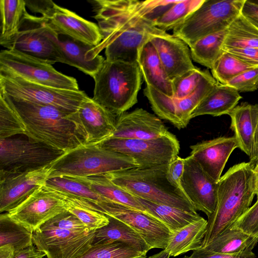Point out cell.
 <instances>
[{
    "instance_id": "6da1fadb",
    "label": "cell",
    "mask_w": 258,
    "mask_h": 258,
    "mask_svg": "<svg viewBox=\"0 0 258 258\" xmlns=\"http://www.w3.org/2000/svg\"><path fill=\"white\" fill-rule=\"evenodd\" d=\"M177 0H93L101 42L89 51L92 58L105 49V59L136 62L142 45L155 34L165 32L155 21Z\"/></svg>"
},
{
    "instance_id": "7a4b0ae2",
    "label": "cell",
    "mask_w": 258,
    "mask_h": 258,
    "mask_svg": "<svg viewBox=\"0 0 258 258\" xmlns=\"http://www.w3.org/2000/svg\"><path fill=\"white\" fill-rule=\"evenodd\" d=\"M254 164L241 162L230 167L218 180L215 211L208 218L201 248L230 228L250 208L255 196Z\"/></svg>"
},
{
    "instance_id": "3957f363",
    "label": "cell",
    "mask_w": 258,
    "mask_h": 258,
    "mask_svg": "<svg viewBox=\"0 0 258 258\" xmlns=\"http://www.w3.org/2000/svg\"><path fill=\"white\" fill-rule=\"evenodd\" d=\"M0 95L21 117L26 127L25 135L30 139L64 153L85 145L69 114L1 92Z\"/></svg>"
},
{
    "instance_id": "277c9868",
    "label": "cell",
    "mask_w": 258,
    "mask_h": 258,
    "mask_svg": "<svg viewBox=\"0 0 258 258\" xmlns=\"http://www.w3.org/2000/svg\"><path fill=\"white\" fill-rule=\"evenodd\" d=\"M167 166L168 164L138 166L103 175L134 196L157 204L197 212L185 194L168 180Z\"/></svg>"
},
{
    "instance_id": "5b68a950",
    "label": "cell",
    "mask_w": 258,
    "mask_h": 258,
    "mask_svg": "<svg viewBox=\"0 0 258 258\" xmlns=\"http://www.w3.org/2000/svg\"><path fill=\"white\" fill-rule=\"evenodd\" d=\"M142 78L137 62L105 59L93 77L92 99L117 117L137 103Z\"/></svg>"
},
{
    "instance_id": "8992f818",
    "label": "cell",
    "mask_w": 258,
    "mask_h": 258,
    "mask_svg": "<svg viewBox=\"0 0 258 258\" xmlns=\"http://www.w3.org/2000/svg\"><path fill=\"white\" fill-rule=\"evenodd\" d=\"M138 166L134 159L128 156L99 145H84L64 153L52 163L49 178L88 177Z\"/></svg>"
},
{
    "instance_id": "52a82bcc",
    "label": "cell",
    "mask_w": 258,
    "mask_h": 258,
    "mask_svg": "<svg viewBox=\"0 0 258 258\" xmlns=\"http://www.w3.org/2000/svg\"><path fill=\"white\" fill-rule=\"evenodd\" d=\"M245 0H205L173 35L189 47L200 38L227 29L241 14Z\"/></svg>"
},
{
    "instance_id": "ba28073f",
    "label": "cell",
    "mask_w": 258,
    "mask_h": 258,
    "mask_svg": "<svg viewBox=\"0 0 258 258\" xmlns=\"http://www.w3.org/2000/svg\"><path fill=\"white\" fill-rule=\"evenodd\" d=\"M64 153L27 137L0 139V177L49 166Z\"/></svg>"
},
{
    "instance_id": "9c48e42d",
    "label": "cell",
    "mask_w": 258,
    "mask_h": 258,
    "mask_svg": "<svg viewBox=\"0 0 258 258\" xmlns=\"http://www.w3.org/2000/svg\"><path fill=\"white\" fill-rule=\"evenodd\" d=\"M0 92L14 97L52 106L69 114L76 112L88 96L82 90L53 88L2 73H0Z\"/></svg>"
},
{
    "instance_id": "30bf717a",
    "label": "cell",
    "mask_w": 258,
    "mask_h": 258,
    "mask_svg": "<svg viewBox=\"0 0 258 258\" xmlns=\"http://www.w3.org/2000/svg\"><path fill=\"white\" fill-rule=\"evenodd\" d=\"M0 73L53 88L79 90L75 78L56 71L50 64L14 50H1Z\"/></svg>"
},
{
    "instance_id": "8fae6325",
    "label": "cell",
    "mask_w": 258,
    "mask_h": 258,
    "mask_svg": "<svg viewBox=\"0 0 258 258\" xmlns=\"http://www.w3.org/2000/svg\"><path fill=\"white\" fill-rule=\"evenodd\" d=\"M98 145L132 157L143 167L168 164L178 156L180 150L178 141L171 133L150 140L109 138Z\"/></svg>"
},
{
    "instance_id": "7c38bea8",
    "label": "cell",
    "mask_w": 258,
    "mask_h": 258,
    "mask_svg": "<svg viewBox=\"0 0 258 258\" xmlns=\"http://www.w3.org/2000/svg\"><path fill=\"white\" fill-rule=\"evenodd\" d=\"M46 19L25 14L18 32L1 45L42 61L53 64L63 63V58L45 32Z\"/></svg>"
},
{
    "instance_id": "4fadbf2b",
    "label": "cell",
    "mask_w": 258,
    "mask_h": 258,
    "mask_svg": "<svg viewBox=\"0 0 258 258\" xmlns=\"http://www.w3.org/2000/svg\"><path fill=\"white\" fill-rule=\"evenodd\" d=\"M216 82L209 72L196 91L182 99L168 96L147 86L143 92L152 110L160 118L168 120L178 129H181L187 126L191 119V113Z\"/></svg>"
},
{
    "instance_id": "5bb4252c",
    "label": "cell",
    "mask_w": 258,
    "mask_h": 258,
    "mask_svg": "<svg viewBox=\"0 0 258 258\" xmlns=\"http://www.w3.org/2000/svg\"><path fill=\"white\" fill-rule=\"evenodd\" d=\"M95 232L71 231L43 224L33 233V243L47 258H79L91 247Z\"/></svg>"
},
{
    "instance_id": "9a60e30c",
    "label": "cell",
    "mask_w": 258,
    "mask_h": 258,
    "mask_svg": "<svg viewBox=\"0 0 258 258\" xmlns=\"http://www.w3.org/2000/svg\"><path fill=\"white\" fill-rule=\"evenodd\" d=\"M103 213L130 226L141 235L150 249H165L173 234L156 219L120 203L108 201L103 207Z\"/></svg>"
},
{
    "instance_id": "2e32d148",
    "label": "cell",
    "mask_w": 258,
    "mask_h": 258,
    "mask_svg": "<svg viewBox=\"0 0 258 258\" xmlns=\"http://www.w3.org/2000/svg\"><path fill=\"white\" fill-rule=\"evenodd\" d=\"M68 116L86 145L101 143L110 138L115 130L116 117L88 96L77 111Z\"/></svg>"
},
{
    "instance_id": "e0dca14e",
    "label": "cell",
    "mask_w": 258,
    "mask_h": 258,
    "mask_svg": "<svg viewBox=\"0 0 258 258\" xmlns=\"http://www.w3.org/2000/svg\"><path fill=\"white\" fill-rule=\"evenodd\" d=\"M66 211L62 200L44 186L7 213L12 219L33 233L49 220Z\"/></svg>"
},
{
    "instance_id": "ac0fdd59",
    "label": "cell",
    "mask_w": 258,
    "mask_h": 258,
    "mask_svg": "<svg viewBox=\"0 0 258 258\" xmlns=\"http://www.w3.org/2000/svg\"><path fill=\"white\" fill-rule=\"evenodd\" d=\"M218 181L208 175L191 156L184 158L182 190L196 210L204 212L208 218L217 206Z\"/></svg>"
},
{
    "instance_id": "d6986e66",
    "label": "cell",
    "mask_w": 258,
    "mask_h": 258,
    "mask_svg": "<svg viewBox=\"0 0 258 258\" xmlns=\"http://www.w3.org/2000/svg\"><path fill=\"white\" fill-rule=\"evenodd\" d=\"M50 166L30 172L0 177V212H9L38 188L45 185Z\"/></svg>"
},
{
    "instance_id": "ffe728a7",
    "label": "cell",
    "mask_w": 258,
    "mask_h": 258,
    "mask_svg": "<svg viewBox=\"0 0 258 258\" xmlns=\"http://www.w3.org/2000/svg\"><path fill=\"white\" fill-rule=\"evenodd\" d=\"M170 133L159 117L137 108L116 117L115 130L110 138L150 140Z\"/></svg>"
},
{
    "instance_id": "44dd1931",
    "label": "cell",
    "mask_w": 258,
    "mask_h": 258,
    "mask_svg": "<svg viewBox=\"0 0 258 258\" xmlns=\"http://www.w3.org/2000/svg\"><path fill=\"white\" fill-rule=\"evenodd\" d=\"M238 148L233 137H220L190 146V155L203 171L218 181L232 152Z\"/></svg>"
},
{
    "instance_id": "7402d4cb",
    "label": "cell",
    "mask_w": 258,
    "mask_h": 258,
    "mask_svg": "<svg viewBox=\"0 0 258 258\" xmlns=\"http://www.w3.org/2000/svg\"><path fill=\"white\" fill-rule=\"evenodd\" d=\"M149 41L155 48L170 79L196 68L193 64L189 46L177 36L163 32L152 35Z\"/></svg>"
},
{
    "instance_id": "603a6c76",
    "label": "cell",
    "mask_w": 258,
    "mask_h": 258,
    "mask_svg": "<svg viewBox=\"0 0 258 258\" xmlns=\"http://www.w3.org/2000/svg\"><path fill=\"white\" fill-rule=\"evenodd\" d=\"M45 32L61 55L63 63L75 67L92 78L105 59L101 55L95 58L90 55V50L95 46L86 44L66 35H64V38L63 36L60 38L47 19Z\"/></svg>"
},
{
    "instance_id": "cb8c5ba5",
    "label": "cell",
    "mask_w": 258,
    "mask_h": 258,
    "mask_svg": "<svg viewBox=\"0 0 258 258\" xmlns=\"http://www.w3.org/2000/svg\"><path fill=\"white\" fill-rule=\"evenodd\" d=\"M47 20L58 34L86 44L96 46L103 39L98 25L56 4L53 14Z\"/></svg>"
},
{
    "instance_id": "d4e9b609",
    "label": "cell",
    "mask_w": 258,
    "mask_h": 258,
    "mask_svg": "<svg viewBox=\"0 0 258 258\" xmlns=\"http://www.w3.org/2000/svg\"><path fill=\"white\" fill-rule=\"evenodd\" d=\"M137 62L146 86L168 96H173L172 81L167 75L155 48L149 40L139 49Z\"/></svg>"
},
{
    "instance_id": "484cf974",
    "label": "cell",
    "mask_w": 258,
    "mask_h": 258,
    "mask_svg": "<svg viewBox=\"0 0 258 258\" xmlns=\"http://www.w3.org/2000/svg\"><path fill=\"white\" fill-rule=\"evenodd\" d=\"M231 128L234 133L238 148L250 159L252 156L254 134L258 121V104L247 102L237 105L228 114Z\"/></svg>"
},
{
    "instance_id": "4316f807",
    "label": "cell",
    "mask_w": 258,
    "mask_h": 258,
    "mask_svg": "<svg viewBox=\"0 0 258 258\" xmlns=\"http://www.w3.org/2000/svg\"><path fill=\"white\" fill-rule=\"evenodd\" d=\"M241 98L233 88L216 82L192 111L191 119L204 115H228Z\"/></svg>"
},
{
    "instance_id": "83f0119b",
    "label": "cell",
    "mask_w": 258,
    "mask_h": 258,
    "mask_svg": "<svg viewBox=\"0 0 258 258\" xmlns=\"http://www.w3.org/2000/svg\"><path fill=\"white\" fill-rule=\"evenodd\" d=\"M107 216L108 224L96 230L92 245L119 241L143 253H147L150 250L143 238L135 230L124 222Z\"/></svg>"
},
{
    "instance_id": "f1b7e54d",
    "label": "cell",
    "mask_w": 258,
    "mask_h": 258,
    "mask_svg": "<svg viewBox=\"0 0 258 258\" xmlns=\"http://www.w3.org/2000/svg\"><path fill=\"white\" fill-rule=\"evenodd\" d=\"M69 177L83 183L95 192L110 201L146 213L145 208L135 196L113 183L103 174Z\"/></svg>"
},
{
    "instance_id": "f546056e",
    "label": "cell",
    "mask_w": 258,
    "mask_h": 258,
    "mask_svg": "<svg viewBox=\"0 0 258 258\" xmlns=\"http://www.w3.org/2000/svg\"><path fill=\"white\" fill-rule=\"evenodd\" d=\"M45 187L57 195L63 201L67 210L78 218L89 230L96 231L108 224V216L101 213L90 202L64 192Z\"/></svg>"
},
{
    "instance_id": "4dcf8cb0",
    "label": "cell",
    "mask_w": 258,
    "mask_h": 258,
    "mask_svg": "<svg viewBox=\"0 0 258 258\" xmlns=\"http://www.w3.org/2000/svg\"><path fill=\"white\" fill-rule=\"evenodd\" d=\"M135 197L145 208L146 214L165 225L173 234L202 218L197 212H189Z\"/></svg>"
},
{
    "instance_id": "1f68e13d",
    "label": "cell",
    "mask_w": 258,
    "mask_h": 258,
    "mask_svg": "<svg viewBox=\"0 0 258 258\" xmlns=\"http://www.w3.org/2000/svg\"><path fill=\"white\" fill-rule=\"evenodd\" d=\"M207 220L202 217L174 233L165 249L176 256L201 248L207 231Z\"/></svg>"
},
{
    "instance_id": "d6a6232c",
    "label": "cell",
    "mask_w": 258,
    "mask_h": 258,
    "mask_svg": "<svg viewBox=\"0 0 258 258\" xmlns=\"http://www.w3.org/2000/svg\"><path fill=\"white\" fill-rule=\"evenodd\" d=\"M258 242V237L232 227L216 237L204 248L216 252L233 254L252 250Z\"/></svg>"
},
{
    "instance_id": "836d02e7",
    "label": "cell",
    "mask_w": 258,
    "mask_h": 258,
    "mask_svg": "<svg viewBox=\"0 0 258 258\" xmlns=\"http://www.w3.org/2000/svg\"><path fill=\"white\" fill-rule=\"evenodd\" d=\"M227 30L202 37L189 47L192 60L211 70L224 51Z\"/></svg>"
},
{
    "instance_id": "e575fe53",
    "label": "cell",
    "mask_w": 258,
    "mask_h": 258,
    "mask_svg": "<svg viewBox=\"0 0 258 258\" xmlns=\"http://www.w3.org/2000/svg\"><path fill=\"white\" fill-rule=\"evenodd\" d=\"M247 48H258V29L240 14L227 28L223 50Z\"/></svg>"
},
{
    "instance_id": "d590c367",
    "label": "cell",
    "mask_w": 258,
    "mask_h": 258,
    "mask_svg": "<svg viewBox=\"0 0 258 258\" xmlns=\"http://www.w3.org/2000/svg\"><path fill=\"white\" fill-rule=\"evenodd\" d=\"M45 186L64 192L90 202L95 206L101 213H102L104 205L109 200L95 192L83 183L69 177H50L47 179Z\"/></svg>"
},
{
    "instance_id": "8d00e7d4",
    "label": "cell",
    "mask_w": 258,
    "mask_h": 258,
    "mask_svg": "<svg viewBox=\"0 0 258 258\" xmlns=\"http://www.w3.org/2000/svg\"><path fill=\"white\" fill-rule=\"evenodd\" d=\"M24 0H1V26L0 44L13 38L19 31L27 12Z\"/></svg>"
},
{
    "instance_id": "74e56055",
    "label": "cell",
    "mask_w": 258,
    "mask_h": 258,
    "mask_svg": "<svg viewBox=\"0 0 258 258\" xmlns=\"http://www.w3.org/2000/svg\"><path fill=\"white\" fill-rule=\"evenodd\" d=\"M11 245L15 252L33 245V232L12 219L7 213L0 215V246Z\"/></svg>"
},
{
    "instance_id": "f35d334b",
    "label": "cell",
    "mask_w": 258,
    "mask_h": 258,
    "mask_svg": "<svg viewBox=\"0 0 258 258\" xmlns=\"http://www.w3.org/2000/svg\"><path fill=\"white\" fill-rule=\"evenodd\" d=\"M205 0H177L169 9L154 22L158 28L166 32L174 30L182 23Z\"/></svg>"
},
{
    "instance_id": "ab89813d",
    "label": "cell",
    "mask_w": 258,
    "mask_h": 258,
    "mask_svg": "<svg viewBox=\"0 0 258 258\" xmlns=\"http://www.w3.org/2000/svg\"><path fill=\"white\" fill-rule=\"evenodd\" d=\"M257 66L248 63L232 53L224 51L213 65L212 75L217 82L226 85L231 79Z\"/></svg>"
},
{
    "instance_id": "60d3db41",
    "label": "cell",
    "mask_w": 258,
    "mask_h": 258,
    "mask_svg": "<svg viewBox=\"0 0 258 258\" xmlns=\"http://www.w3.org/2000/svg\"><path fill=\"white\" fill-rule=\"evenodd\" d=\"M143 254L144 253L126 244L114 241L106 244L92 245L79 258H133Z\"/></svg>"
},
{
    "instance_id": "b9f144b4",
    "label": "cell",
    "mask_w": 258,
    "mask_h": 258,
    "mask_svg": "<svg viewBox=\"0 0 258 258\" xmlns=\"http://www.w3.org/2000/svg\"><path fill=\"white\" fill-rule=\"evenodd\" d=\"M26 127L18 113L0 95V139L25 135Z\"/></svg>"
},
{
    "instance_id": "7bdbcfd3",
    "label": "cell",
    "mask_w": 258,
    "mask_h": 258,
    "mask_svg": "<svg viewBox=\"0 0 258 258\" xmlns=\"http://www.w3.org/2000/svg\"><path fill=\"white\" fill-rule=\"evenodd\" d=\"M209 72L208 70H201L196 67L172 80L173 91L172 97L182 99L191 95Z\"/></svg>"
},
{
    "instance_id": "ee69618b",
    "label": "cell",
    "mask_w": 258,
    "mask_h": 258,
    "mask_svg": "<svg viewBox=\"0 0 258 258\" xmlns=\"http://www.w3.org/2000/svg\"><path fill=\"white\" fill-rule=\"evenodd\" d=\"M44 224L71 231H90L78 218L68 211L57 215Z\"/></svg>"
},
{
    "instance_id": "f6af8a7d",
    "label": "cell",
    "mask_w": 258,
    "mask_h": 258,
    "mask_svg": "<svg viewBox=\"0 0 258 258\" xmlns=\"http://www.w3.org/2000/svg\"><path fill=\"white\" fill-rule=\"evenodd\" d=\"M238 92H253L258 89V67L248 70L230 80L226 84Z\"/></svg>"
},
{
    "instance_id": "bcb514c9",
    "label": "cell",
    "mask_w": 258,
    "mask_h": 258,
    "mask_svg": "<svg viewBox=\"0 0 258 258\" xmlns=\"http://www.w3.org/2000/svg\"><path fill=\"white\" fill-rule=\"evenodd\" d=\"M232 227L258 237V200L236 221Z\"/></svg>"
},
{
    "instance_id": "7dc6e473",
    "label": "cell",
    "mask_w": 258,
    "mask_h": 258,
    "mask_svg": "<svg viewBox=\"0 0 258 258\" xmlns=\"http://www.w3.org/2000/svg\"><path fill=\"white\" fill-rule=\"evenodd\" d=\"M256 255L252 250H246L240 253L226 254L214 252L205 248H200L193 251L189 256L182 258H255Z\"/></svg>"
},
{
    "instance_id": "c3c4849f",
    "label": "cell",
    "mask_w": 258,
    "mask_h": 258,
    "mask_svg": "<svg viewBox=\"0 0 258 258\" xmlns=\"http://www.w3.org/2000/svg\"><path fill=\"white\" fill-rule=\"evenodd\" d=\"M184 168V158L178 156L168 164L167 172V178L169 182L174 187L183 192L181 180L183 174Z\"/></svg>"
},
{
    "instance_id": "681fc988",
    "label": "cell",
    "mask_w": 258,
    "mask_h": 258,
    "mask_svg": "<svg viewBox=\"0 0 258 258\" xmlns=\"http://www.w3.org/2000/svg\"><path fill=\"white\" fill-rule=\"evenodd\" d=\"M26 7L34 12L40 13L41 17L48 19L53 14L56 4L50 0H24Z\"/></svg>"
},
{
    "instance_id": "f907efd6",
    "label": "cell",
    "mask_w": 258,
    "mask_h": 258,
    "mask_svg": "<svg viewBox=\"0 0 258 258\" xmlns=\"http://www.w3.org/2000/svg\"><path fill=\"white\" fill-rule=\"evenodd\" d=\"M224 51L233 54L245 62L258 66V48H232Z\"/></svg>"
},
{
    "instance_id": "816d5d0a",
    "label": "cell",
    "mask_w": 258,
    "mask_h": 258,
    "mask_svg": "<svg viewBox=\"0 0 258 258\" xmlns=\"http://www.w3.org/2000/svg\"><path fill=\"white\" fill-rule=\"evenodd\" d=\"M241 14L252 25L258 29V5L252 0H245Z\"/></svg>"
},
{
    "instance_id": "f5cc1de1",
    "label": "cell",
    "mask_w": 258,
    "mask_h": 258,
    "mask_svg": "<svg viewBox=\"0 0 258 258\" xmlns=\"http://www.w3.org/2000/svg\"><path fill=\"white\" fill-rule=\"evenodd\" d=\"M46 254L33 245L15 252L14 258H43Z\"/></svg>"
},
{
    "instance_id": "db71d44e",
    "label": "cell",
    "mask_w": 258,
    "mask_h": 258,
    "mask_svg": "<svg viewBox=\"0 0 258 258\" xmlns=\"http://www.w3.org/2000/svg\"><path fill=\"white\" fill-rule=\"evenodd\" d=\"M15 251L14 247L11 245L0 246V258H14Z\"/></svg>"
},
{
    "instance_id": "11a10c76",
    "label": "cell",
    "mask_w": 258,
    "mask_h": 258,
    "mask_svg": "<svg viewBox=\"0 0 258 258\" xmlns=\"http://www.w3.org/2000/svg\"><path fill=\"white\" fill-rule=\"evenodd\" d=\"M258 158V121L257 123L256 130L254 134V147L253 154L251 158L250 159V162L255 164Z\"/></svg>"
},
{
    "instance_id": "9f6ffc18",
    "label": "cell",
    "mask_w": 258,
    "mask_h": 258,
    "mask_svg": "<svg viewBox=\"0 0 258 258\" xmlns=\"http://www.w3.org/2000/svg\"><path fill=\"white\" fill-rule=\"evenodd\" d=\"M170 256L169 253L165 249L156 254L149 256L148 258H169Z\"/></svg>"
},
{
    "instance_id": "6f0895ef",
    "label": "cell",
    "mask_w": 258,
    "mask_h": 258,
    "mask_svg": "<svg viewBox=\"0 0 258 258\" xmlns=\"http://www.w3.org/2000/svg\"><path fill=\"white\" fill-rule=\"evenodd\" d=\"M255 196H256L257 200H258V171H255Z\"/></svg>"
},
{
    "instance_id": "680465c9",
    "label": "cell",
    "mask_w": 258,
    "mask_h": 258,
    "mask_svg": "<svg viewBox=\"0 0 258 258\" xmlns=\"http://www.w3.org/2000/svg\"><path fill=\"white\" fill-rule=\"evenodd\" d=\"M254 170L255 171H258V158L254 164Z\"/></svg>"
},
{
    "instance_id": "91938a15",
    "label": "cell",
    "mask_w": 258,
    "mask_h": 258,
    "mask_svg": "<svg viewBox=\"0 0 258 258\" xmlns=\"http://www.w3.org/2000/svg\"><path fill=\"white\" fill-rule=\"evenodd\" d=\"M133 258H146V253H144V254H143L141 255H139V256H136V257H133Z\"/></svg>"
},
{
    "instance_id": "94428289",
    "label": "cell",
    "mask_w": 258,
    "mask_h": 258,
    "mask_svg": "<svg viewBox=\"0 0 258 258\" xmlns=\"http://www.w3.org/2000/svg\"><path fill=\"white\" fill-rule=\"evenodd\" d=\"M252 1L255 4L258 5V0H252Z\"/></svg>"
}]
</instances>
